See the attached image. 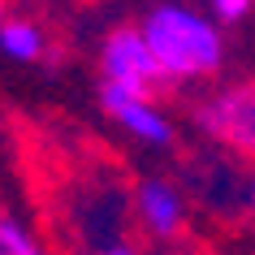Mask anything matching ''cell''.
Listing matches in <instances>:
<instances>
[{"mask_svg":"<svg viewBox=\"0 0 255 255\" xmlns=\"http://www.w3.org/2000/svg\"><path fill=\"white\" fill-rule=\"evenodd\" d=\"M134 208H138V221L147 225V234H156V238H173L177 229L186 225L182 190H177L173 182H164V177H147V182H138Z\"/></svg>","mask_w":255,"mask_h":255,"instance_id":"5b68a950","label":"cell"},{"mask_svg":"<svg viewBox=\"0 0 255 255\" xmlns=\"http://www.w3.org/2000/svg\"><path fill=\"white\" fill-rule=\"evenodd\" d=\"M95 255H138V251L126 247V242H117V247H104V251H95Z\"/></svg>","mask_w":255,"mask_h":255,"instance_id":"9c48e42d","label":"cell"},{"mask_svg":"<svg viewBox=\"0 0 255 255\" xmlns=\"http://www.w3.org/2000/svg\"><path fill=\"white\" fill-rule=\"evenodd\" d=\"M247 208H251V212H255V182H251V186H247Z\"/></svg>","mask_w":255,"mask_h":255,"instance_id":"30bf717a","label":"cell"},{"mask_svg":"<svg viewBox=\"0 0 255 255\" xmlns=\"http://www.w3.org/2000/svg\"><path fill=\"white\" fill-rule=\"evenodd\" d=\"M100 74H104L108 87H121V91L134 95H151L164 78L160 61L151 52L143 26H113L100 43Z\"/></svg>","mask_w":255,"mask_h":255,"instance_id":"7a4b0ae2","label":"cell"},{"mask_svg":"<svg viewBox=\"0 0 255 255\" xmlns=\"http://www.w3.org/2000/svg\"><path fill=\"white\" fill-rule=\"evenodd\" d=\"M195 126L225 147L255 156V82H234L195 108Z\"/></svg>","mask_w":255,"mask_h":255,"instance_id":"3957f363","label":"cell"},{"mask_svg":"<svg viewBox=\"0 0 255 255\" xmlns=\"http://www.w3.org/2000/svg\"><path fill=\"white\" fill-rule=\"evenodd\" d=\"M251 0H212L208 4V17H212L216 26H234V22H242V17H251Z\"/></svg>","mask_w":255,"mask_h":255,"instance_id":"ba28073f","label":"cell"},{"mask_svg":"<svg viewBox=\"0 0 255 255\" xmlns=\"http://www.w3.org/2000/svg\"><path fill=\"white\" fill-rule=\"evenodd\" d=\"M100 104H104V113L117 121L126 134H134L138 143H151V147L173 143V121L151 104V95H134V91H121V87H108L104 82V87H100Z\"/></svg>","mask_w":255,"mask_h":255,"instance_id":"277c9868","label":"cell"},{"mask_svg":"<svg viewBox=\"0 0 255 255\" xmlns=\"http://www.w3.org/2000/svg\"><path fill=\"white\" fill-rule=\"evenodd\" d=\"M138 26H143V35H147L151 52H156L169 82L208 78V74H216L225 65V35L208 17V9L151 4Z\"/></svg>","mask_w":255,"mask_h":255,"instance_id":"6da1fadb","label":"cell"},{"mask_svg":"<svg viewBox=\"0 0 255 255\" xmlns=\"http://www.w3.org/2000/svg\"><path fill=\"white\" fill-rule=\"evenodd\" d=\"M0 255H43V247L35 242V234L22 221L0 212Z\"/></svg>","mask_w":255,"mask_h":255,"instance_id":"52a82bcc","label":"cell"},{"mask_svg":"<svg viewBox=\"0 0 255 255\" xmlns=\"http://www.w3.org/2000/svg\"><path fill=\"white\" fill-rule=\"evenodd\" d=\"M48 39H43V30L30 22V17H4L0 22V52L9 56V61H39Z\"/></svg>","mask_w":255,"mask_h":255,"instance_id":"8992f818","label":"cell"}]
</instances>
